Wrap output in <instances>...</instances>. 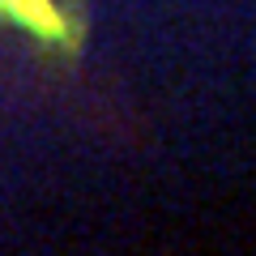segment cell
<instances>
[{
  "mask_svg": "<svg viewBox=\"0 0 256 256\" xmlns=\"http://www.w3.org/2000/svg\"><path fill=\"white\" fill-rule=\"evenodd\" d=\"M0 13H9L13 22L30 26L43 38H64L68 34V22H64V13L56 9L52 0H0Z\"/></svg>",
  "mask_w": 256,
  "mask_h": 256,
  "instance_id": "6da1fadb",
  "label": "cell"
}]
</instances>
